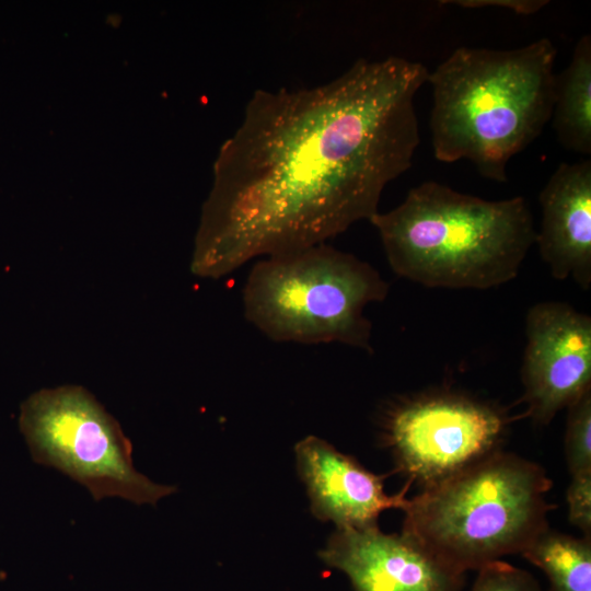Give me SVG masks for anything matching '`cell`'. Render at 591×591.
<instances>
[{"instance_id": "cell-6", "label": "cell", "mask_w": 591, "mask_h": 591, "mask_svg": "<svg viewBox=\"0 0 591 591\" xmlns=\"http://www.w3.org/2000/svg\"><path fill=\"white\" fill-rule=\"evenodd\" d=\"M19 424L33 460L81 484L95 500L117 497L155 505L176 490L135 468L130 440L83 386L31 394L21 405Z\"/></svg>"}, {"instance_id": "cell-15", "label": "cell", "mask_w": 591, "mask_h": 591, "mask_svg": "<svg viewBox=\"0 0 591 591\" xmlns=\"http://www.w3.org/2000/svg\"><path fill=\"white\" fill-rule=\"evenodd\" d=\"M477 571L472 591H543L530 572L501 559Z\"/></svg>"}, {"instance_id": "cell-5", "label": "cell", "mask_w": 591, "mask_h": 591, "mask_svg": "<svg viewBox=\"0 0 591 591\" xmlns=\"http://www.w3.org/2000/svg\"><path fill=\"white\" fill-rule=\"evenodd\" d=\"M389 283L352 254L318 244L255 263L243 289L245 318L278 343H339L371 352L366 306Z\"/></svg>"}, {"instance_id": "cell-16", "label": "cell", "mask_w": 591, "mask_h": 591, "mask_svg": "<svg viewBox=\"0 0 591 591\" xmlns=\"http://www.w3.org/2000/svg\"><path fill=\"white\" fill-rule=\"evenodd\" d=\"M570 522L591 537V474L573 476L567 490Z\"/></svg>"}, {"instance_id": "cell-7", "label": "cell", "mask_w": 591, "mask_h": 591, "mask_svg": "<svg viewBox=\"0 0 591 591\" xmlns=\"http://www.w3.org/2000/svg\"><path fill=\"white\" fill-rule=\"evenodd\" d=\"M509 421L489 402L433 390L390 405L382 425L399 468L425 488L499 451Z\"/></svg>"}, {"instance_id": "cell-1", "label": "cell", "mask_w": 591, "mask_h": 591, "mask_svg": "<svg viewBox=\"0 0 591 591\" xmlns=\"http://www.w3.org/2000/svg\"><path fill=\"white\" fill-rule=\"evenodd\" d=\"M428 73L397 56L359 59L314 88L254 92L216 162L192 273L219 279L370 221L385 186L412 166Z\"/></svg>"}, {"instance_id": "cell-10", "label": "cell", "mask_w": 591, "mask_h": 591, "mask_svg": "<svg viewBox=\"0 0 591 591\" xmlns=\"http://www.w3.org/2000/svg\"><path fill=\"white\" fill-rule=\"evenodd\" d=\"M294 451L312 513L322 521H332L337 529L374 526L383 511L403 510L407 502L408 485L396 495H387L382 476L366 470L325 440L309 436L296 444Z\"/></svg>"}, {"instance_id": "cell-13", "label": "cell", "mask_w": 591, "mask_h": 591, "mask_svg": "<svg viewBox=\"0 0 591 591\" xmlns=\"http://www.w3.org/2000/svg\"><path fill=\"white\" fill-rule=\"evenodd\" d=\"M521 555L545 572L551 591H591V537L547 528Z\"/></svg>"}, {"instance_id": "cell-3", "label": "cell", "mask_w": 591, "mask_h": 591, "mask_svg": "<svg viewBox=\"0 0 591 591\" xmlns=\"http://www.w3.org/2000/svg\"><path fill=\"white\" fill-rule=\"evenodd\" d=\"M370 222L392 270L429 288L489 289L514 279L536 230L525 198L485 200L427 181Z\"/></svg>"}, {"instance_id": "cell-12", "label": "cell", "mask_w": 591, "mask_h": 591, "mask_svg": "<svg viewBox=\"0 0 591 591\" xmlns=\"http://www.w3.org/2000/svg\"><path fill=\"white\" fill-rule=\"evenodd\" d=\"M558 142L567 150L591 153V37L577 43L569 65L555 79L551 117Z\"/></svg>"}, {"instance_id": "cell-17", "label": "cell", "mask_w": 591, "mask_h": 591, "mask_svg": "<svg viewBox=\"0 0 591 591\" xmlns=\"http://www.w3.org/2000/svg\"><path fill=\"white\" fill-rule=\"evenodd\" d=\"M440 3L454 4L466 9L479 8H501L515 12L517 14L530 15L543 9L548 1L545 0H456L441 1Z\"/></svg>"}, {"instance_id": "cell-11", "label": "cell", "mask_w": 591, "mask_h": 591, "mask_svg": "<svg viewBox=\"0 0 591 591\" xmlns=\"http://www.w3.org/2000/svg\"><path fill=\"white\" fill-rule=\"evenodd\" d=\"M535 243L552 276L591 285V161L561 163L538 196Z\"/></svg>"}, {"instance_id": "cell-4", "label": "cell", "mask_w": 591, "mask_h": 591, "mask_svg": "<svg viewBox=\"0 0 591 591\" xmlns=\"http://www.w3.org/2000/svg\"><path fill=\"white\" fill-rule=\"evenodd\" d=\"M551 486L540 465L497 451L407 499L402 533L459 572L478 570L548 528Z\"/></svg>"}, {"instance_id": "cell-8", "label": "cell", "mask_w": 591, "mask_h": 591, "mask_svg": "<svg viewBox=\"0 0 591 591\" xmlns=\"http://www.w3.org/2000/svg\"><path fill=\"white\" fill-rule=\"evenodd\" d=\"M521 370L526 416L538 425L591 390V317L565 302H540L525 316Z\"/></svg>"}, {"instance_id": "cell-9", "label": "cell", "mask_w": 591, "mask_h": 591, "mask_svg": "<svg viewBox=\"0 0 591 591\" xmlns=\"http://www.w3.org/2000/svg\"><path fill=\"white\" fill-rule=\"evenodd\" d=\"M320 557L343 571L355 591H461L465 580L409 536L385 534L378 525L336 529Z\"/></svg>"}, {"instance_id": "cell-14", "label": "cell", "mask_w": 591, "mask_h": 591, "mask_svg": "<svg viewBox=\"0 0 591 591\" xmlns=\"http://www.w3.org/2000/svg\"><path fill=\"white\" fill-rule=\"evenodd\" d=\"M565 452L571 477L591 474V390L568 407Z\"/></svg>"}, {"instance_id": "cell-2", "label": "cell", "mask_w": 591, "mask_h": 591, "mask_svg": "<svg viewBox=\"0 0 591 591\" xmlns=\"http://www.w3.org/2000/svg\"><path fill=\"white\" fill-rule=\"evenodd\" d=\"M556 54L548 38L514 49H455L427 78L434 158L465 159L485 178L507 182L511 158L551 120Z\"/></svg>"}]
</instances>
